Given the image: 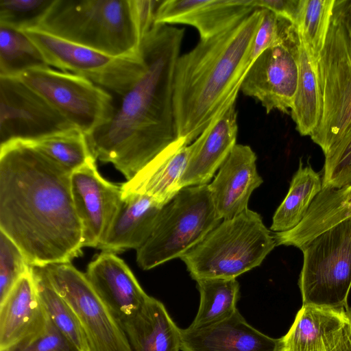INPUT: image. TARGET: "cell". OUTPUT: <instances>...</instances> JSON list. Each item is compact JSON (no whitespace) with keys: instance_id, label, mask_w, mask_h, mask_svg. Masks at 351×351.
Segmentation results:
<instances>
[{"instance_id":"cell-1","label":"cell","mask_w":351,"mask_h":351,"mask_svg":"<svg viewBox=\"0 0 351 351\" xmlns=\"http://www.w3.org/2000/svg\"><path fill=\"white\" fill-rule=\"evenodd\" d=\"M71 175L27 141L0 145V231L32 266L71 263L82 254Z\"/></svg>"},{"instance_id":"cell-2","label":"cell","mask_w":351,"mask_h":351,"mask_svg":"<svg viewBox=\"0 0 351 351\" xmlns=\"http://www.w3.org/2000/svg\"><path fill=\"white\" fill-rule=\"evenodd\" d=\"M183 28L154 25L142 38L145 68L121 96L111 119L87 136L95 160L112 163L127 181L176 142L173 73Z\"/></svg>"},{"instance_id":"cell-3","label":"cell","mask_w":351,"mask_h":351,"mask_svg":"<svg viewBox=\"0 0 351 351\" xmlns=\"http://www.w3.org/2000/svg\"><path fill=\"white\" fill-rule=\"evenodd\" d=\"M262 16V9H256L234 26L200 40L178 57L173 73V109L178 136L187 145L237 99Z\"/></svg>"},{"instance_id":"cell-4","label":"cell","mask_w":351,"mask_h":351,"mask_svg":"<svg viewBox=\"0 0 351 351\" xmlns=\"http://www.w3.org/2000/svg\"><path fill=\"white\" fill-rule=\"evenodd\" d=\"M36 29L114 56L141 54L136 0H55Z\"/></svg>"},{"instance_id":"cell-5","label":"cell","mask_w":351,"mask_h":351,"mask_svg":"<svg viewBox=\"0 0 351 351\" xmlns=\"http://www.w3.org/2000/svg\"><path fill=\"white\" fill-rule=\"evenodd\" d=\"M276 246L261 216L249 208L223 219L180 258L191 278H236L259 266Z\"/></svg>"},{"instance_id":"cell-6","label":"cell","mask_w":351,"mask_h":351,"mask_svg":"<svg viewBox=\"0 0 351 351\" xmlns=\"http://www.w3.org/2000/svg\"><path fill=\"white\" fill-rule=\"evenodd\" d=\"M221 221L208 184L184 187L163 206L149 237L136 250V263L149 270L180 258Z\"/></svg>"},{"instance_id":"cell-7","label":"cell","mask_w":351,"mask_h":351,"mask_svg":"<svg viewBox=\"0 0 351 351\" xmlns=\"http://www.w3.org/2000/svg\"><path fill=\"white\" fill-rule=\"evenodd\" d=\"M298 280L302 304L348 306L351 289V218L324 231L300 249Z\"/></svg>"},{"instance_id":"cell-8","label":"cell","mask_w":351,"mask_h":351,"mask_svg":"<svg viewBox=\"0 0 351 351\" xmlns=\"http://www.w3.org/2000/svg\"><path fill=\"white\" fill-rule=\"evenodd\" d=\"M16 77L40 95L86 136L107 123L114 114L112 95L78 75L48 67L28 70Z\"/></svg>"},{"instance_id":"cell-9","label":"cell","mask_w":351,"mask_h":351,"mask_svg":"<svg viewBox=\"0 0 351 351\" xmlns=\"http://www.w3.org/2000/svg\"><path fill=\"white\" fill-rule=\"evenodd\" d=\"M23 31L40 49L49 66L71 71L121 97L145 68L141 54L136 57H117L38 29Z\"/></svg>"},{"instance_id":"cell-10","label":"cell","mask_w":351,"mask_h":351,"mask_svg":"<svg viewBox=\"0 0 351 351\" xmlns=\"http://www.w3.org/2000/svg\"><path fill=\"white\" fill-rule=\"evenodd\" d=\"M59 294L74 311L89 351H133L120 322L71 263L44 266Z\"/></svg>"},{"instance_id":"cell-11","label":"cell","mask_w":351,"mask_h":351,"mask_svg":"<svg viewBox=\"0 0 351 351\" xmlns=\"http://www.w3.org/2000/svg\"><path fill=\"white\" fill-rule=\"evenodd\" d=\"M300 37L295 26L267 48L250 66L240 90L261 102L266 112L290 114L299 75Z\"/></svg>"},{"instance_id":"cell-12","label":"cell","mask_w":351,"mask_h":351,"mask_svg":"<svg viewBox=\"0 0 351 351\" xmlns=\"http://www.w3.org/2000/svg\"><path fill=\"white\" fill-rule=\"evenodd\" d=\"M73 128L19 78L0 76V145L14 140L33 141Z\"/></svg>"},{"instance_id":"cell-13","label":"cell","mask_w":351,"mask_h":351,"mask_svg":"<svg viewBox=\"0 0 351 351\" xmlns=\"http://www.w3.org/2000/svg\"><path fill=\"white\" fill-rule=\"evenodd\" d=\"M93 159L71 175L74 206L82 227V245L97 248L122 202L121 185L104 179Z\"/></svg>"},{"instance_id":"cell-14","label":"cell","mask_w":351,"mask_h":351,"mask_svg":"<svg viewBox=\"0 0 351 351\" xmlns=\"http://www.w3.org/2000/svg\"><path fill=\"white\" fill-rule=\"evenodd\" d=\"M280 351H351V308L302 304Z\"/></svg>"},{"instance_id":"cell-15","label":"cell","mask_w":351,"mask_h":351,"mask_svg":"<svg viewBox=\"0 0 351 351\" xmlns=\"http://www.w3.org/2000/svg\"><path fill=\"white\" fill-rule=\"evenodd\" d=\"M256 9L255 0H165L157 9L154 24L191 25L197 29L200 40H206L234 26Z\"/></svg>"},{"instance_id":"cell-16","label":"cell","mask_w":351,"mask_h":351,"mask_svg":"<svg viewBox=\"0 0 351 351\" xmlns=\"http://www.w3.org/2000/svg\"><path fill=\"white\" fill-rule=\"evenodd\" d=\"M85 275L120 323L134 315L149 297L116 254L101 252L89 263Z\"/></svg>"},{"instance_id":"cell-17","label":"cell","mask_w":351,"mask_h":351,"mask_svg":"<svg viewBox=\"0 0 351 351\" xmlns=\"http://www.w3.org/2000/svg\"><path fill=\"white\" fill-rule=\"evenodd\" d=\"M237 133L236 99H233L192 143L182 188L208 184L237 144Z\"/></svg>"},{"instance_id":"cell-18","label":"cell","mask_w":351,"mask_h":351,"mask_svg":"<svg viewBox=\"0 0 351 351\" xmlns=\"http://www.w3.org/2000/svg\"><path fill=\"white\" fill-rule=\"evenodd\" d=\"M256 161V154L250 146L236 144L208 184L222 220L234 217L248 208L252 193L263 183Z\"/></svg>"},{"instance_id":"cell-19","label":"cell","mask_w":351,"mask_h":351,"mask_svg":"<svg viewBox=\"0 0 351 351\" xmlns=\"http://www.w3.org/2000/svg\"><path fill=\"white\" fill-rule=\"evenodd\" d=\"M280 339L252 326L238 309L216 324L181 329V351H280Z\"/></svg>"},{"instance_id":"cell-20","label":"cell","mask_w":351,"mask_h":351,"mask_svg":"<svg viewBox=\"0 0 351 351\" xmlns=\"http://www.w3.org/2000/svg\"><path fill=\"white\" fill-rule=\"evenodd\" d=\"M192 150V143L179 138L121 184L122 197L146 195L165 206L182 189L181 179Z\"/></svg>"},{"instance_id":"cell-21","label":"cell","mask_w":351,"mask_h":351,"mask_svg":"<svg viewBox=\"0 0 351 351\" xmlns=\"http://www.w3.org/2000/svg\"><path fill=\"white\" fill-rule=\"evenodd\" d=\"M47 319L30 267L0 302V350L40 330Z\"/></svg>"},{"instance_id":"cell-22","label":"cell","mask_w":351,"mask_h":351,"mask_svg":"<svg viewBox=\"0 0 351 351\" xmlns=\"http://www.w3.org/2000/svg\"><path fill=\"white\" fill-rule=\"evenodd\" d=\"M163 206L146 195L123 196L119 210L97 248L114 254L137 250L149 237Z\"/></svg>"},{"instance_id":"cell-23","label":"cell","mask_w":351,"mask_h":351,"mask_svg":"<svg viewBox=\"0 0 351 351\" xmlns=\"http://www.w3.org/2000/svg\"><path fill=\"white\" fill-rule=\"evenodd\" d=\"M351 218V184L322 187L301 222L291 230L275 232L276 245L300 250L324 231Z\"/></svg>"},{"instance_id":"cell-24","label":"cell","mask_w":351,"mask_h":351,"mask_svg":"<svg viewBox=\"0 0 351 351\" xmlns=\"http://www.w3.org/2000/svg\"><path fill=\"white\" fill-rule=\"evenodd\" d=\"M121 324L133 351L181 350V329L165 305L152 296Z\"/></svg>"},{"instance_id":"cell-25","label":"cell","mask_w":351,"mask_h":351,"mask_svg":"<svg viewBox=\"0 0 351 351\" xmlns=\"http://www.w3.org/2000/svg\"><path fill=\"white\" fill-rule=\"evenodd\" d=\"M322 189V178L310 165L299 167L290 182L289 191L276 209L271 230L287 232L297 226L305 217L311 203Z\"/></svg>"},{"instance_id":"cell-26","label":"cell","mask_w":351,"mask_h":351,"mask_svg":"<svg viewBox=\"0 0 351 351\" xmlns=\"http://www.w3.org/2000/svg\"><path fill=\"white\" fill-rule=\"evenodd\" d=\"M299 75L291 117L302 136H311L322 114V101L314 66L300 39Z\"/></svg>"},{"instance_id":"cell-27","label":"cell","mask_w":351,"mask_h":351,"mask_svg":"<svg viewBox=\"0 0 351 351\" xmlns=\"http://www.w3.org/2000/svg\"><path fill=\"white\" fill-rule=\"evenodd\" d=\"M196 282L200 300L190 328H199L216 324L237 310L239 284L236 278H203Z\"/></svg>"},{"instance_id":"cell-28","label":"cell","mask_w":351,"mask_h":351,"mask_svg":"<svg viewBox=\"0 0 351 351\" xmlns=\"http://www.w3.org/2000/svg\"><path fill=\"white\" fill-rule=\"evenodd\" d=\"M31 271L38 295L49 319L80 351H89L74 311L55 289L45 267L31 265Z\"/></svg>"},{"instance_id":"cell-29","label":"cell","mask_w":351,"mask_h":351,"mask_svg":"<svg viewBox=\"0 0 351 351\" xmlns=\"http://www.w3.org/2000/svg\"><path fill=\"white\" fill-rule=\"evenodd\" d=\"M48 67L40 49L23 31L0 25V76L17 77L28 70Z\"/></svg>"},{"instance_id":"cell-30","label":"cell","mask_w":351,"mask_h":351,"mask_svg":"<svg viewBox=\"0 0 351 351\" xmlns=\"http://www.w3.org/2000/svg\"><path fill=\"white\" fill-rule=\"evenodd\" d=\"M28 142L71 173L95 159L90 151L86 135L76 128Z\"/></svg>"},{"instance_id":"cell-31","label":"cell","mask_w":351,"mask_h":351,"mask_svg":"<svg viewBox=\"0 0 351 351\" xmlns=\"http://www.w3.org/2000/svg\"><path fill=\"white\" fill-rule=\"evenodd\" d=\"M335 0H305L296 27L314 69L328 30Z\"/></svg>"},{"instance_id":"cell-32","label":"cell","mask_w":351,"mask_h":351,"mask_svg":"<svg viewBox=\"0 0 351 351\" xmlns=\"http://www.w3.org/2000/svg\"><path fill=\"white\" fill-rule=\"evenodd\" d=\"M55 0H0V25L19 30L36 29Z\"/></svg>"},{"instance_id":"cell-33","label":"cell","mask_w":351,"mask_h":351,"mask_svg":"<svg viewBox=\"0 0 351 351\" xmlns=\"http://www.w3.org/2000/svg\"><path fill=\"white\" fill-rule=\"evenodd\" d=\"M324 156L322 187L339 189L351 184V130Z\"/></svg>"},{"instance_id":"cell-34","label":"cell","mask_w":351,"mask_h":351,"mask_svg":"<svg viewBox=\"0 0 351 351\" xmlns=\"http://www.w3.org/2000/svg\"><path fill=\"white\" fill-rule=\"evenodd\" d=\"M30 267L18 246L0 231V302Z\"/></svg>"},{"instance_id":"cell-35","label":"cell","mask_w":351,"mask_h":351,"mask_svg":"<svg viewBox=\"0 0 351 351\" xmlns=\"http://www.w3.org/2000/svg\"><path fill=\"white\" fill-rule=\"evenodd\" d=\"M0 351H80L47 315L44 327Z\"/></svg>"},{"instance_id":"cell-36","label":"cell","mask_w":351,"mask_h":351,"mask_svg":"<svg viewBox=\"0 0 351 351\" xmlns=\"http://www.w3.org/2000/svg\"><path fill=\"white\" fill-rule=\"evenodd\" d=\"M305 0H255L257 9H267L297 26Z\"/></svg>"}]
</instances>
